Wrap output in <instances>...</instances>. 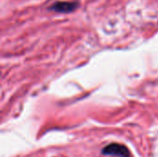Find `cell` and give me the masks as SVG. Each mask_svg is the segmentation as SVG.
<instances>
[{
    "label": "cell",
    "mask_w": 158,
    "mask_h": 157,
    "mask_svg": "<svg viewBox=\"0 0 158 157\" xmlns=\"http://www.w3.org/2000/svg\"><path fill=\"white\" fill-rule=\"evenodd\" d=\"M79 6L80 3L77 1H56L48 6V10L60 14H69L75 11Z\"/></svg>",
    "instance_id": "6da1fadb"
},
{
    "label": "cell",
    "mask_w": 158,
    "mask_h": 157,
    "mask_svg": "<svg viewBox=\"0 0 158 157\" xmlns=\"http://www.w3.org/2000/svg\"><path fill=\"white\" fill-rule=\"evenodd\" d=\"M102 154L105 155H114L118 157H130L129 149L120 143H111L102 150Z\"/></svg>",
    "instance_id": "7a4b0ae2"
}]
</instances>
